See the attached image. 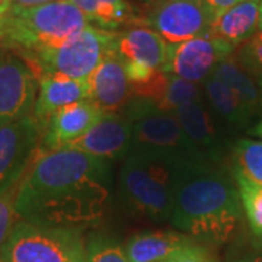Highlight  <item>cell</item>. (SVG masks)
I'll use <instances>...</instances> for the list:
<instances>
[{
	"label": "cell",
	"mask_w": 262,
	"mask_h": 262,
	"mask_svg": "<svg viewBox=\"0 0 262 262\" xmlns=\"http://www.w3.org/2000/svg\"><path fill=\"white\" fill-rule=\"evenodd\" d=\"M110 177L105 159L73 149H39L18 185V219L70 229L95 225L106 211Z\"/></svg>",
	"instance_id": "obj_1"
},
{
	"label": "cell",
	"mask_w": 262,
	"mask_h": 262,
	"mask_svg": "<svg viewBox=\"0 0 262 262\" xmlns=\"http://www.w3.org/2000/svg\"><path fill=\"white\" fill-rule=\"evenodd\" d=\"M242 201L232 179L204 160L179 165L170 222L204 244L230 241L242 223Z\"/></svg>",
	"instance_id": "obj_2"
},
{
	"label": "cell",
	"mask_w": 262,
	"mask_h": 262,
	"mask_svg": "<svg viewBox=\"0 0 262 262\" xmlns=\"http://www.w3.org/2000/svg\"><path fill=\"white\" fill-rule=\"evenodd\" d=\"M89 27V19L69 0H54L35 8L9 10L0 41L19 54L37 53L64 44Z\"/></svg>",
	"instance_id": "obj_3"
},
{
	"label": "cell",
	"mask_w": 262,
	"mask_h": 262,
	"mask_svg": "<svg viewBox=\"0 0 262 262\" xmlns=\"http://www.w3.org/2000/svg\"><path fill=\"white\" fill-rule=\"evenodd\" d=\"M179 165L159 156L130 150L120 172V192L133 213L168 220Z\"/></svg>",
	"instance_id": "obj_4"
},
{
	"label": "cell",
	"mask_w": 262,
	"mask_h": 262,
	"mask_svg": "<svg viewBox=\"0 0 262 262\" xmlns=\"http://www.w3.org/2000/svg\"><path fill=\"white\" fill-rule=\"evenodd\" d=\"M122 114L131 121V150L175 163L204 160L187 137L175 113H165L141 98H131Z\"/></svg>",
	"instance_id": "obj_5"
},
{
	"label": "cell",
	"mask_w": 262,
	"mask_h": 262,
	"mask_svg": "<svg viewBox=\"0 0 262 262\" xmlns=\"http://www.w3.org/2000/svg\"><path fill=\"white\" fill-rule=\"evenodd\" d=\"M117 32L88 27L67 39L64 44L37 53L20 54L38 77L58 75L82 80L99 66L110 50L115 47Z\"/></svg>",
	"instance_id": "obj_6"
},
{
	"label": "cell",
	"mask_w": 262,
	"mask_h": 262,
	"mask_svg": "<svg viewBox=\"0 0 262 262\" xmlns=\"http://www.w3.org/2000/svg\"><path fill=\"white\" fill-rule=\"evenodd\" d=\"M0 262H86L79 229L18 220L0 251Z\"/></svg>",
	"instance_id": "obj_7"
},
{
	"label": "cell",
	"mask_w": 262,
	"mask_h": 262,
	"mask_svg": "<svg viewBox=\"0 0 262 262\" xmlns=\"http://www.w3.org/2000/svg\"><path fill=\"white\" fill-rule=\"evenodd\" d=\"M139 25L159 34L169 44L206 37L214 22L203 0H159L137 15Z\"/></svg>",
	"instance_id": "obj_8"
},
{
	"label": "cell",
	"mask_w": 262,
	"mask_h": 262,
	"mask_svg": "<svg viewBox=\"0 0 262 262\" xmlns=\"http://www.w3.org/2000/svg\"><path fill=\"white\" fill-rule=\"evenodd\" d=\"M44 128L34 114L0 127V194L20 182L37 156Z\"/></svg>",
	"instance_id": "obj_9"
},
{
	"label": "cell",
	"mask_w": 262,
	"mask_h": 262,
	"mask_svg": "<svg viewBox=\"0 0 262 262\" xmlns=\"http://www.w3.org/2000/svg\"><path fill=\"white\" fill-rule=\"evenodd\" d=\"M233 51V47L211 35L168 44V58L163 72L191 83L206 82L217 64L232 56Z\"/></svg>",
	"instance_id": "obj_10"
},
{
	"label": "cell",
	"mask_w": 262,
	"mask_h": 262,
	"mask_svg": "<svg viewBox=\"0 0 262 262\" xmlns=\"http://www.w3.org/2000/svg\"><path fill=\"white\" fill-rule=\"evenodd\" d=\"M38 77L20 56L0 54V127L34 113Z\"/></svg>",
	"instance_id": "obj_11"
},
{
	"label": "cell",
	"mask_w": 262,
	"mask_h": 262,
	"mask_svg": "<svg viewBox=\"0 0 262 262\" xmlns=\"http://www.w3.org/2000/svg\"><path fill=\"white\" fill-rule=\"evenodd\" d=\"M88 99L103 113L120 114L131 101V83L125 63L118 51L113 50L88 77Z\"/></svg>",
	"instance_id": "obj_12"
},
{
	"label": "cell",
	"mask_w": 262,
	"mask_h": 262,
	"mask_svg": "<svg viewBox=\"0 0 262 262\" xmlns=\"http://www.w3.org/2000/svg\"><path fill=\"white\" fill-rule=\"evenodd\" d=\"M61 149L79 150L105 160L124 158L131 150V121L122 113H105L86 134Z\"/></svg>",
	"instance_id": "obj_13"
},
{
	"label": "cell",
	"mask_w": 262,
	"mask_h": 262,
	"mask_svg": "<svg viewBox=\"0 0 262 262\" xmlns=\"http://www.w3.org/2000/svg\"><path fill=\"white\" fill-rule=\"evenodd\" d=\"M103 114L89 99L58 110L46 122L41 149L58 150L77 140L102 118Z\"/></svg>",
	"instance_id": "obj_14"
},
{
	"label": "cell",
	"mask_w": 262,
	"mask_h": 262,
	"mask_svg": "<svg viewBox=\"0 0 262 262\" xmlns=\"http://www.w3.org/2000/svg\"><path fill=\"white\" fill-rule=\"evenodd\" d=\"M115 50L124 63L144 66L153 72L163 70L168 58V42L156 31L143 25L117 32Z\"/></svg>",
	"instance_id": "obj_15"
},
{
	"label": "cell",
	"mask_w": 262,
	"mask_h": 262,
	"mask_svg": "<svg viewBox=\"0 0 262 262\" xmlns=\"http://www.w3.org/2000/svg\"><path fill=\"white\" fill-rule=\"evenodd\" d=\"M131 98L146 99L160 111L175 113L182 105L201 101V89L198 84L160 70L149 82L131 86Z\"/></svg>",
	"instance_id": "obj_16"
},
{
	"label": "cell",
	"mask_w": 262,
	"mask_h": 262,
	"mask_svg": "<svg viewBox=\"0 0 262 262\" xmlns=\"http://www.w3.org/2000/svg\"><path fill=\"white\" fill-rule=\"evenodd\" d=\"M88 79L76 80L58 75L44 76L39 79V94L32 114L46 125L56 111L88 99Z\"/></svg>",
	"instance_id": "obj_17"
},
{
	"label": "cell",
	"mask_w": 262,
	"mask_h": 262,
	"mask_svg": "<svg viewBox=\"0 0 262 262\" xmlns=\"http://www.w3.org/2000/svg\"><path fill=\"white\" fill-rule=\"evenodd\" d=\"M261 0H244L215 19L210 34L234 50L259 31Z\"/></svg>",
	"instance_id": "obj_18"
},
{
	"label": "cell",
	"mask_w": 262,
	"mask_h": 262,
	"mask_svg": "<svg viewBox=\"0 0 262 262\" xmlns=\"http://www.w3.org/2000/svg\"><path fill=\"white\" fill-rule=\"evenodd\" d=\"M191 244L194 241L187 234L156 230L134 234L124 249L130 262H163Z\"/></svg>",
	"instance_id": "obj_19"
},
{
	"label": "cell",
	"mask_w": 262,
	"mask_h": 262,
	"mask_svg": "<svg viewBox=\"0 0 262 262\" xmlns=\"http://www.w3.org/2000/svg\"><path fill=\"white\" fill-rule=\"evenodd\" d=\"M175 117L185 131L187 137L203 155L211 159H217L220 153V143L217 137L213 120L207 111L203 101L182 105L175 111Z\"/></svg>",
	"instance_id": "obj_20"
},
{
	"label": "cell",
	"mask_w": 262,
	"mask_h": 262,
	"mask_svg": "<svg viewBox=\"0 0 262 262\" xmlns=\"http://www.w3.org/2000/svg\"><path fill=\"white\" fill-rule=\"evenodd\" d=\"M98 28L113 31L139 25V18L127 0H69Z\"/></svg>",
	"instance_id": "obj_21"
},
{
	"label": "cell",
	"mask_w": 262,
	"mask_h": 262,
	"mask_svg": "<svg viewBox=\"0 0 262 262\" xmlns=\"http://www.w3.org/2000/svg\"><path fill=\"white\" fill-rule=\"evenodd\" d=\"M204 91L213 110L223 120L237 127H244L249 121L253 111L227 84L210 76L204 82Z\"/></svg>",
	"instance_id": "obj_22"
},
{
	"label": "cell",
	"mask_w": 262,
	"mask_h": 262,
	"mask_svg": "<svg viewBox=\"0 0 262 262\" xmlns=\"http://www.w3.org/2000/svg\"><path fill=\"white\" fill-rule=\"evenodd\" d=\"M211 77L227 84L234 94L244 101L253 113L259 103V89L255 82L253 76H251L242 66L237 63L234 57H227L220 64H217Z\"/></svg>",
	"instance_id": "obj_23"
},
{
	"label": "cell",
	"mask_w": 262,
	"mask_h": 262,
	"mask_svg": "<svg viewBox=\"0 0 262 262\" xmlns=\"http://www.w3.org/2000/svg\"><path fill=\"white\" fill-rule=\"evenodd\" d=\"M233 178L249 229L253 237L262 245V185L248 179L236 169L233 170Z\"/></svg>",
	"instance_id": "obj_24"
},
{
	"label": "cell",
	"mask_w": 262,
	"mask_h": 262,
	"mask_svg": "<svg viewBox=\"0 0 262 262\" xmlns=\"http://www.w3.org/2000/svg\"><path fill=\"white\" fill-rule=\"evenodd\" d=\"M234 160L236 170L262 185V143L251 139L239 140L234 147Z\"/></svg>",
	"instance_id": "obj_25"
},
{
	"label": "cell",
	"mask_w": 262,
	"mask_h": 262,
	"mask_svg": "<svg viewBox=\"0 0 262 262\" xmlns=\"http://www.w3.org/2000/svg\"><path fill=\"white\" fill-rule=\"evenodd\" d=\"M86 262H130V259L117 241L103 234H94L86 245Z\"/></svg>",
	"instance_id": "obj_26"
},
{
	"label": "cell",
	"mask_w": 262,
	"mask_h": 262,
	"mask_svg": "<svg viewBox=\"0 0 262 262\" xmlns=\"http://www.w3.org/2000/svg\"><path fill=\"white\" fill-rule=\"evenodd\" d=\"M234 58L249 75L262 80V31L244 42L236 51Z\"/></svg>",
	"instance_id": "obj_27"
},
{
	"label": "cell",
	"mask_w": 262,
	"mask_h": 262,
	"mask_svg": "<svg viewBox=\"0 0 262 262\" xmlns=\"http://www.w3.org/2000/svg\"><path fill=\"white\" fill-rule=\"evenodd\" d=\"M19 185V184H18ZM18 185L0 194V251L6 244L13 226L18 223V214L15 210Z\"/></svg>",
	"instance_id": "obj_28"
},
{
	"label": "cell",
	"mask_w": 262,
	"mask_h": 262,
	"mask_svg": "<svg viewBox=\"0 0 262 262\" xmlns=\"http://www.w3.org/2000/svg\"><path fill=\"white\" fill-rule=\"evenodd\" d=\"M163 262H215V259L206 246L194 242Z\"/></svg>",
	"instance_id": "obj_29"
},
{
	"label": "cell",
	"mask_w": 262,
	"mask_h": 262,
	"mask_svg": "<svg viewBox=\"0 0 262 262\" xmlns=\"http://www.w3.org/2000/svg\"><path fill=\"white\" fill-rule=\"evenodd\" d=\"M203 2H204L207 9L210 10V13L213 15V18L215 20L219 16H222L225 12L232 9L233 6H236L237 3H241L244 0H203Z\"/></svg>",
	"instance_id": "obj_30"
},
{
	"label": "cell",
	"mask_w": 262,
	"mask_h": 262,
	"mask_svg": "<svg viewBox=\"0 0 262 262\" xmlns=\"http://www.w3.org/2000/svg\"><path fill=\"white\" fill-rule=\"evenodd\" d=\"M227 262H262V251H245V252L234 255L232 259Z\"/></svg>",
	"instance_id": "obj_31"
},
{
	"label": "cell",
	"mask_w": 262,
	"mask_h": 262,
	"mask_svg": "<svg viewBox=\"0 0 262 262\" xmlns=\"http://www.w3.org/2000/svg\"><path fill=\"white\" fill-rule=\"evenodd\" d=\"M54 0H9V8L13 9H27V8H35L39 5H46Z\"/></svg>",
	"instance_id": "obj_32"
},
{
	"label": "cell",
	"mask_w": 262,
	"mask_h": 262,
	"mask_svg": "<svg viewBox=\"0 0 262 262\" xmlns=\"http://www.w3.org/2000/svg\"><path fill=\"white\" fill-rule=\"evenodd\" d=\"M8 10L0 9V37H2V32H3V25H5V15H6Z\"/></svg>",
	"instance_id": "obj_33"
},
{
	"label": "cell",
	"mask_w": 262,
	"mask_h": 262,
	"mask_svg": "<svg viewBox=\"0 0 262 262\" xmlns=\"http://www.w3.org/2000/svg\"><path fill=\"white\" fill-rule=\"evenodd\" d=\"M255 133H256V136H259V137H261V140H262V120L259 121V124L255 127Z\"/></svg>",
	"instance_id": "obj_34"
},
{
	"label": "cell",
	"mask_w": 262,
	"mask_h": 262,
	"mask_svg": "<svg viewBox=\"0 0 262 262\" xmlns=\"http://www.w3.org/2000/svg\"><path fill=\"white\" fill-rule=\"evenodd\" d=\"M259 31H262V0L261 6H259Z\"/></svg>",
	"instance_id": "obj_35"
},
{
	"label": "cell",
	"mask_w": 262,
	"mask_h": 262,
	"mask_svg": "<svg viewBox=\"0 0 262 262\" xmlns=\"http://www.w3.org/2000/svg\"><path fill=\"white\" fill-rule=\"evenodd\" d=\"M144 3V6H147V5H153V3H156V2H159V0H140Z\"/></svg>",
	"instance_id": "obj_36"
},
{
	"label": "cell",
	"mask_w": 262,
	"mask_h": 262,
	"mask_svg": "<svg viewBox=\"0 0 262 262\" xmlns=\"http://www.w3.org/2000/svg\"><path fill=\"white\" fill-rule=\"evenodd\" d=\"M259 86H261V89H262V80H259Z\"/></svg>",
	"instance_id": "obj_37"
}]
</instances>
